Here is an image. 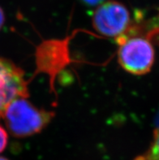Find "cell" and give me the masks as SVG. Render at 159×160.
<instances>
[{
  "label": "cell",
  "mask_w": 159,
  "mask_h": 160,
  "mask_svg": "<svg viewBox=\"0 0 159 160\" xmlns=\"http://www.w3.org/2000/svg\"><path fill=\"white\" fill-rule=\"evenodd\" d=\"M119 44L118 62L127 72L141 76L149 72L155 60V51L148 38L134 34L116 39Z\"/></svg>",
  "instance_id": "obj_2"
},
{
  "label": "cell",
  "mask_w": 159,
  "mask_h": 160,
  "mask_svg": "<svg viewBox=\"0 0 159 160\" xmlns=\"http://www.w3.org/2000/svg\"><path fill=\"white\" fill-rule=\"evenodd\" d=\"M8 142L7 132L2 126L0 125V154L7 147Z\"/></svg>",
  "instance_id": "obj_6"
},
{
  "label": "cell",
  "mask_w": 159,
  "mask_h": 160,
  "mask_svg": "<svg viewBox=\"0 0 159 160\" xmlns=\"http://www.w3.org/2000/svg\"><path fill=\"white\" fill-rule=\"evenodd\" d=\"M137 160H159V129H157L154 132L153 142L147 153Z\"/></svg>",
  "instance_id": "obj_5"
},
{
  "label": "cell",
  "mask_w": 159,
  "mask_h": 160,
  "mask_svg": "<svg viewBox=\"0 0 159 160\" xmlns=\"http://www.w3.org/2000/svg\"><path fill=\"white\" fill-rule=\"evenodd\" d=\"M86 5L89 6H98L99 4L102 3L103 2H105V0H81Z\"/></svg>",
  "instance_id": "obj_7"
},
{
  "label": "cell",
  "mask_w": 159,
  "mask_h": 160,
  "mask_svg": "<svg viewBox=\"0 0 159 160\" xmlns=\"http://www.w3.org/2000/svg\"><path fill=\"white\" fill-rule=\"evenodd\" d=\"M92 24L100 34L117 39L126 34L132 27L131 15L124 4L108 0L95 9Z\"/></svg>",
  "instance_id": "obj_3"
},
{
  "label": "cell",
  "mask_w": 159,
  "mask_h": 160,
  "mask_svg": "<svg viewBox=\"0 0 159 160\" xmlns=\"http://www.w3.org/2000/svg\"><path fill=\"white\" fill-rule=\"evenodd\" d=\"M4 20H5V16H4V12L2 9L0 8V29L2 27L4 24Z\"/></svg>",
  "instance_id": "obj_8"
},
{
  "label": "cell",
  "mask_w": 159,
  "mask_h": 160,
  "mask_svg": "<svg viewBox=\"0 0 159 160\" xmlns=\"http://www.w3.org/2000/svg\"><path fill=\"white\" fill-rule=\"evenodd\" d=\"M53 116L52 112L36 108L26 98H19L11 102L2 117L13 136L25 138L44 129Z\"/></svg>",
  "instance_id": "obj_1"
},
{
  "label": "cell",
  "mask_w": 159,
  "mask_h": 160,
  "mask_svg": "<svg viewBox=\"0 0 159 160\" xmlns=\"http://www.w3.org/2000/svg\"><path fill=\"white\" fill-rule=\"evenodd\" d=\"M28 95L24 72L12 61L0 57V117L12 101Z\"/></svg>",
  "instance_id": "obj_4"
},
{
  "label": "cell",
  "mask_w": 159,
  "mask_h": 160,
  "mask_svg": "<svg viewBox=\"0 0 159 160\" xmlns=\"http://www.w3.org/2000/svg\"><path fill=\"white\" fill-rule=\"evenodd\" d=\"M0 160H8V159L6 158H3V157H0Z\"/></svg>",
  "instance_id": "obj_9"
}]
</instances>
